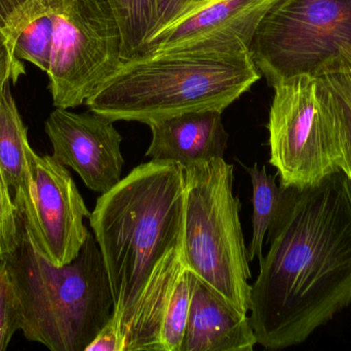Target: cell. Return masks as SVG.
I'll return each mask as SVG.
<instances>
[{"instance_id": "52a82bcc", "label": "cell", "mask_w": 351, "mask_h": 351, "mask_svg": "<svg viewBox=\"0 0 351 351\" xmlns=\"http://www.w3.org/2000/svg\"><path fill=\"white\" fill-rule=\"evenodd\" d=\"M251 52L271 87L332 73L351 54V0H280L258 26Z\"/></svg>"}, {"instance_id": "ba28073f", "label": "cell", "mask_w": 351, "mask_h": 351, "mask_svg": "<svg viewBox=\"0 0 351 351\" xmlns=\"http://www.w3.org/2000/svg\"><path fill=\"white\" fill-rule=\"evenodd\" d=\"M123 34L107 0H64L47 70L53 105L86 104L123 62Z\"/></svg>"}, {"instance_id": "44dd1931", "label": "cell", "mask_w": 351, "mask_h": 351, "mask_svg": "<svg viewBox=\"0 0 351 351\" xmlns=\"http://www.w3.org/2000/svg\"><path fill=\"white\" fill-rule=\"evenodd\" d=\"M20 330V305L14 282L0 261V351L5 350L12 336Z\"/></svg>"}, {"instance_id": "cb8c5ba5", "label": "cell", "mask_w": 351, "mask_h": 351, "mask_svg": "<svg viewBox=\"0 0 351 351\" xmlns=\"http://www.w3.org/2000/svg\"><path fill=\"white\" fill-rule=\"evenodd\" d=\"M336 72H351V54L338 64L335 71L332 72V73H336Z\"/></svg>"}, {"instance_id": "603a6c76", "label": "cell", "mask_w": 351, "mask_h": 351, "mask_svg": "<svg viewBox=\"0 0 351 351\" xmlns=\"http://www.w3.org/2000/svg\"><path fill=\"white\" fill-rule=\"evenodd\" d=\"M24 72L20 60L16 59L5 37L0 33V90L10 80L16 82Z\"/></svg>"}, {"instance_id": "8992f818", "label": "cell", "mask_w": 351, "mask_h": 351, "mask_svg": "<svg viewBox=\"0 0 351 351\" xmlns=\"http://www.w3.org/2000/svg\"><path fill=\"white\" fill-rule=\"evenodd\" d=\"M269 163L282 188H304L343 171L335 102L322 78L297 76L274 87Z\"/></svg>"}, {"instance_id": "277c9868", "label": "cell", "mask_w": 351, "mask_h": 351, "mask_svg": "<svg viewBox=\"0 0 351 351\" xmlns=\"http://www.w3.org/2000/svg\"><path fill=\"white\" fill-rule=\"evenodd\" d=\"M3 261L16 288L25 337L51 351H86L113 313L94 235L88 234L75 260L58 267L35 251L22 223L20 245Z\"/></svg>"}, {"instance_id": "ac0fdd59", "label": "cell", "mask_w": 351, "mask_h": 351, "mask_svg": "<svg viewBox=\"0 0 351 351\" xmlns=\"http://www.w3.org/2000/svg\"><path fill=\"white\" fill-rule=\"evenodd\" d=\"M195 280V275L186 268L176 284L160 329L162 351H181Z\"/></svg>"}, {"instance_id": "e0dca14e", "label": "cell", "mask_w": 351, "mask_h": 351, "mask_svg": "<svg viewBox=\"0 0 351 351\" xmlns=\"http://www.w3.org/2000/svg\"><path fill=\"white\" fill-rule=\"evenodd\" d=\"M253 185V236L247 249L249 261L263 257V243L282 203L284 189L276 183V175H269L265 166L259 168L257 163L247 167Z\"/></svg>"}, {"instance_id": "ffe728a7", "label": "cell", "mask_w": 351, "mask_h": 351, "mask_svg": "<svg viewBox=\"0 0 351 351\" xmlns=\"http://www.w3.org/2000/svg\"><path fill=\"white\" fill-rule=\"evenodd\" d=\"M22 238V220L12 196V189L0 167V261L12 255Z\"/></svg>"}, {"instance_id": "8fae6325", "label": "cell", "mask_w": 351, "mask_h": 351, "mask_svg": "<svg viewBox=\"0 0 351 351\" xmlns=\"http://www.w3.org/2000/svg\"><path fill=\"white\" fill-rule=\"evenodd\" d=\"M45 133L53 156L73 169L88 189L102 195L121 181L123 137L112 120L56 107L45 122Z\"/></svg>"}, {"instance_id": "9a60e30c", "label": "cell", "mask_w": 351, "mask_h": 351, "mask_svg": "<svg viewBox=\"0 0 351 351\" xmlns=\"http://www.w3.org/2000/svg\"><path fill=\"white\" fill-rule=\"evenodd\" d=\"M123 34V61L142 53L149 35L168 20L178 0H107Z\"/></svg>"}, {"instance_id": "4fadbf2b", "label": "cell", "mask_w": 351, "mask_h": 351, "mask_svg": "<svg viewBox=\"0 0 351 351\" xmlns=\"http://www.w3.org/2000/svg\"><path fill=\"white\" fill-rule=\"evenodd\" d=\"M256 344L247 313L196 278L181 351H252Z\"/></svg>"}, {"instance_id": "7402d4cb", "label": "cell", "mask_w": 351, "mask_h": 351, "mask_svg": "<svg viewBox=\"0 0 351 351\" xmlns=\"http://www.w3.org/2000/svg\"><path fill=\"white\" fill-rule=\"evenodd\" d=\"M86 351H125V339L113 313L108 323L99 332Z\"/></svg>"}, {"instance_id": "9c48e42d", "label": "cell", "mask_w": 351, "mask_h": 351, "mask_svg": "<svg viewBox=\"0 0 351 351\" xmlns=\"http://www.w3.org/2000/svg\"><path fill=\"white\" fill-rule=\"evenodd\" d=\"M28 173L24 185L14 193L23 226L35 251L62 267L80 255L90 212L66 166L53 156L27 152Z\"/></svg>"}, {"instance_id": "3957f363", "label": "cell", "mask_w": 351, "mask_h": 351, "mask_svg": "<svg viewBox=\"0 0 351 351\" xmlns=\"http://www.w3.org/2000/svg\"><path fill=\"white\" fill-rule=\"evenodd\" d=\"M260 78L243 45L154 52L123 61L86 104L113 122L150 125L190 111H224Z\"/></svg>"}, {"instance_id": "6da1fadb", "label": "cell", "mask_w": 351, "mask_h": 351, "mask_svg": "<svg viewBox=\"0 0 351 351\" xmlns=\"http://www.w3.org/2000/svg\"><path fill=\"white\" fill-rule=\"evenodd\" d=\"M282 189L250 297L258 344L272 350L304 343L351 304L350 179Z\"/></svg>"}, {"instance_id": "5bb4252c", "label": "cell", "mask_w": 351, "mask_h": 351, "mask_svg": "<svg viewBox=\"0 0 351 351\" xmlns=\"http://www.w3.org/2000/svg\"><path fill=\"white\" fill-rule=\"evenodd\" d=\"M64 0H0V33L16 59L47 72L53 29Z\"/></svg>"}, {"instance_id": "2e32d148", "label": "cell", "mask_w": 351, "mask_h": 351, "mask_svg": "<svg viewBox=\"0 0 351 351\" xmlns=\"http://www.w3.org/2000/svg\"><path fill=\"white\" fill-rule=\"evenodd\" d=\"M30 148L27 127L8 84L0 90V167L14 193L24 185Z\"/></svg>"}, {"instance_id": "5b68a950", "label": "cell", "mask_w": 351, "mask_h": 351, "mask_svg": "<svg viewBox=\"0 0 351 351\" xmlns=\"http://www.w3.org/2000/svg\"><path fill=\"white\" fill-rule=\"evenodd\" d=\"M183 253L186 268L241 313L250 310L252 278L233 192L234 167L224 158L184 167Z\"/></svg>"}, {"instance_id": "7c38bea8", "label": "cell", "mask_w": 351, "mask_h": 351, "mask_svg": "<svg viewBox=\"0 0 351 351\" xmlns=\"http://www.w3.org/2000/svg\"><path fill=\"white\" fill-rule=\"evenodd\" d=\"M222 113L216 109L190 111L150 124L152 142L145 156L184 167L224 158L228 133Z\"/></svg>"}, {"instance_id": "30bf717a", "label": "cell", "mask_w": 351, "mask_h": 351, "mask_svg": "<svg viewBox=\"0 0 351 351\" xmlns=\"http://www.w3.org/2000/svg\"><path fill=\"white\" fill-rule=\"evenodd\" d=\"M280 0H190L146 41L142 53L195 45H243L251 49L264 16Z\"/></svg>"}, {"instance_id": "7a4b0ae2", "label": "cell", "mask_w": 351, "mask_h": 351, "mask_svg": "<svg viewBox=\"0 0 351 351\" xmlns=\"http://www.w3.org/2000/svg\"><path fill=\"white\" fill-rule=\"evenodd\" d=\"M184 208L183 165L152 160L102 194L90 212L125 351H162L165 311L186 269Z\"/></svg>"}, {"instance_id": "d6986e66", "label": "cell", "mask_w": 351, "mask_h": 351, "mask_svg": "<svg viewBox=\"0 0 351 351\" xmlns=\"http://www.w3.org/2000/svg\"><path fill=\"white\" fill-rule=\"evenodd\" d=\"M331 92L341 129L343 172L351 181V72H336L321 76Z\"/></svg>"}]
</instances>
